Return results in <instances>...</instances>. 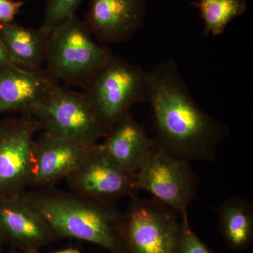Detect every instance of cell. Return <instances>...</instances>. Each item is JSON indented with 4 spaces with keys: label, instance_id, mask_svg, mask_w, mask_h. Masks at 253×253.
I'll list each match as a JSON object with an SVG mask.
<instances>
[{
    "label": "cell",
    "instance_id": "cell-3",
    "mask_svg": "<svg viewBox=\"0 0 253 253\" xmlns=\"http://www.w3.org/2000/svg\"><path fill=\"white\" fill-rule=\"evenodd\" d=\"M149 81V71L113 54L82 93L109 132L133 105L148 101Z\"/></svg>",
    "mask_w": 253,
    "mask_h": 253
},
{
    "label": "cell",
    "instance_id": "cell-13",
    "mask_svg": "<svg viewBox=\"0 0 253 253\" xmlns=\"http://www.w3.org/2000/svg\"><path fill=\"white\" fill-rule=\"evenodd\" d=\"M46 70L16 65L0 68V113L33 112L59 86Z\"/></svg>",
    "mask_w": 253,
    "mask_h": 253
},
{
    "label": "cell",
    "instance_id": "cell-15",
    "mask_svg": "<svg viewBox=\"0 0 253 253\" xmlns=\"http://www.w3.org/2000/svg\"><path fill=\"white\" fill-rule=\"evenodd\" d=\"M49 35L41 28L25 27L14 22L0 23V37L15 65L39 69L46 62Z\"/></svg>",
    "mask_w": 253,
    "mask_h": 253
},
{
    "label": "cell",
    "instance_id": "cell-6",
    "mask_svg": "<svg viewBox=\"0 0 253 253\" xmlns=\"http://www.w3.org/2000/svg\"><path fill=\"white\" fill-rule=\"evenodd\" d=\"M175 212L154 199L131 196L123 214V236L126 253H176L179 222Z\"/></svg>",
    "mask_w": 253,
    "mask_h": 253
},
{
    "label": "cell",
    "instance_id": "cell-1",
    "mask_svg": "<svg viewBox=\"0 0 253 253\" xmlns=\"http://www.w3.org/2000/svg\"><path fill=\"white\" fill-rule=\"evenodd\" d=\"M149 76L147 102L152 110L156 144L189 162L214 161L218 146L229 135L227 126L196 102L174 60L158 63Z\"/></svg>",
    "mask_w": 253,
    "mask_h": 253
},
{
    "label": "cell",
    "instance_id": "cell-11",
    "mask_svg": "<svg viewBox=\"0 0 253 253\" xmlns=\"http://www.w3.org/2000/svg\"><path fill=\"white\" fill-rule=\"evenodd\" d=\"M146 0H90L85 23L104 45L127 41L144 24Z\"/></svg>",
    "mask_w": 253,
    "mask_h": 253
},
{
    "label": "cell",
    "instance_id": "cell-9",
    "mask_svg": "<svg viewBox=\"0 0 253 253\" xmlns=\"http://www.w3.org/2000/svg\"><path fill=\"white\" fill-rule=\"evenodd\" d=\"M70 190L85 197L113 203L136 195L135 176L126 172L96 144L66 179Z\"/></svg>",
    "mask_w": 253,
    "mask_h": 253
},
{
    "label": "cell",
    "instance_id": "cell-17",
    "mask_svg": "<svg viewBox=\"0 0 253 253\" xmlns=\"http://www.w3.org/2000/svg\"><path fill=\"white\" fill-rule=\"evenodd\" d=\"M199 9L205 36L223 34L228 25L247 11L246 0H198L192 3Z\"/></svg>",
    "mask_w": 253,
    "mask_h": 253
},
{
    "label": "cell",
    "instance_id": "cell-5",
    "mask_svg": "<svg viewBox=\"0 0 253 253\" xmlns=\"http://www.w3.org/2000/svg\"><path fill=\"white\" fill-rule=\"evenodd\" d=\"M32 114L44 131L84 146L99 144L108 134L83 93L60 85Z\"/></svg>",
    "mask_w": 253,
    "mask_h": 253
},
{
    "label": "cell",
    "instance_id": "cell-23",
    "mask_svg": "<svg viewBox=\"0 0 253 253\" xmlns=\"http://www.w3.org/2000/svg\"><path fill=\"white\" fill-rule=\"evenodd\" d=\"M4 241H3L1 236H0V253H3V245H4Z\"/></svg>",
    "mask_w": 253,
    "mask_h": 253
},
{
    "label": "cell",
    "instance_id": "cell-8",
    "mask_svg": "<svg viewBox=\"0 0 253 253\" xmlns=\"http://www.w3.org/2000/svg\"><path fill=\"white\" fill-rule=\"evenodd\" d=\"M40 129L31 113L0 121V200L20 197L28 191L34 137Z\"/></svg>",
    "mask_w": 253,
    "mask_h": 253
},
{
    "label": "cell",
    "instance_id": "cell-20",
    "mask_svg": "<svg viewBox=\"0 0 253 253\" xmlns=\"http://www.w3.org/2000/svg\"><path fill=\"white\" fill-rule=\"evenodd\" d=\"M24 1L16 0H0V23H7L14 21L19 14Z\"/></svg>",
    "mask_w": 253,
    "mask_h": 253
},
{
    "label": "cell",
    "instance_id": "cell-21",
    "mask_svg": "<svg viewBox=\"0 0 253 253\" xmlns=\"http://www.w3.org/2000/svg\"><path fill=\"white\" fill-rule=\"evenodd\" d=\"M14 64L0 37V68Z\"/></svg>",
    "mask_w": 253,
    "mask_h": 253
},
{
    "label": "cell",
    "instance_id": "cell-7",
    "mask_svg": "<svg viewBox=\"0 0 253 253\" xmlns=\"http://www.w3.org/2000/svg\"><path fill=\"white\" fill-rule=\"evenodd\" d=\"M135 176L136 189L181 214L187 211L198 186L189 161L174 157L156 144Z\"/></svg>",
    "mask_w": 253,
    "mask_h": 253
},
{
    "label": "cell",
    "instance_id": "cell-19",
    "mask_svg": "<svg viewBox=\"0 0 253 253\" xmlns=\"http://www.w3.org/2000/svg\"><path fill=\"white\" fill-rule=\"evenodd\" d=\"M176 253H212L191 229L188 211L181 212Z\"/></svg>",
    "mask_w": 253,
    "mask_h": 253
},
{
    "label": "cell",
    "instance_id": "cell-14",
    "mask_svg": "<svg viewBox=\"0 0 253 253\" xmlns=\"http://www.w3.org/2000/svg\"><path fill=\"white\" fill-rule=\"evenodd\" d=\"M100 146L118 166L136 174L156 146L131 112L121 118L104 138Z\"/></svg>",
    "mask_w": 253,
    "mask_h": 253
},
{
    "label": "cell",
    "instance_id": "cell-4",
    "mask_svg": "<svg viewBox=\"0 0 253 253\" xmlns=\"http://www.w3.org/2000/svg\"><path fill=\"white\" fill-rule=\"evenodd\" d=\"M91 36L76 15L56 26L49 33L46 71L59 82L84 87L113 55Z\"/></svg>",
    "mask_w": 253,
    "mask_h": 253
},
{
    "label": "cell",
    "instance_id": "cell-18",
    "mask_svg": "<svg viewBox=\"0 0 253 253\" xmlns=\"http://www.w3.org/2000/svg\"><path fill=\"white\" fill-rule=\"evenodd\" d=\"M45 11L42 30L49 35L52 30L68 18L76 15V11L83 0H44Z\"/></svg>",
    "mask_w": 253,
    "mask_h": 253
},
{
    "label": "cell",
    "instance_id": "cell-10",
    "mask_svg": "<svg viewBox=\"0 0 253 253\" xmlns=\"http://www.w3.org/2000/svg\"><path fill=\"white\" fill-rule=\"evenodd\" d=\"M94 146H84L44 131L33 145L29 187H52L66 179Z\"/></svg>",
    "mask_w": 253,
    "mask_h": 253
},
{
    "label": "cell",
    "instance_id": "cell-22",
    "mask_svg": "<svg viewBox=\"0 0 253 253\" xmlns=\"http://www.w3.org/2000/svg\"><path fill=\"white\" fill-rule=\"evenodd\" d=\"M34 253H41L38 252ZM48 253H82L81 251L76 249H73V248H69V249L61 250V251H56V252Z\"/></svg>",
    "mask_w": 253,
    "mask_h": 253
},
{
    "label": "cell",
    "instance_id": "cell-16",
    "mask_svg": "<svg viewBox=\"0 0 253 253\" xmlns=\"http://www.w3.org/2000/svg\"><path fill=\"white\" fill-rule=\"evenodd\" d=\"M218 220L223 237L234 250L246 249L253 238V209L248 200L230 198L221 204Z\"/></svg>",
    "mask_w": 253,
    "mask_h": 253
},
{
    "label": "cell",
    "instance_id": "cell-12",
    "mask_svg": "<svg viewBox=\"0 0 253 253\" xmlns=\"http://www.w3.org/2000/svg\"><path fill=\"white\" fill-rule=\"evenodd\" d=\"M0 236L24 253L38 252L58 239L44 217L24 196L0 200Z\"/></svg>",
    "mask_w": 253,
    "mask_h": 253
},
{
    "label": "cell",
    "instance_id": "cell-24",
    "mask_svg": "<svg viewBox=\"0 0 253 253\" xmlns=\"http://www.w3.org/2000/svg\"><path fill=\"white\" fill-rule=\"evenodd\" d=\"M6 253H24L23 252H21V251H18L17 249H15L14 248H13L12 249L10 250L9 252Z\"/></svg>",
    "mask_w": 253,
    "mask_h": 253
},
{
    "label": "cell",
    "instance_id": "cell-2",
    "mask_svg": "<svg viewBox=\"0 0 253 253\" xmlns=\"http://www.w3.org/2000/svg\"><path fill=\"white\" fill-rule=\"evenodd\" d=\"M23 196L49 223L58 239L81 240L111 253H127L123 241V214L113 203L52 187L27 191Z\"/></svg>",
    "mask_w": 253,
    "mask_h": 253
}]
</instances>
